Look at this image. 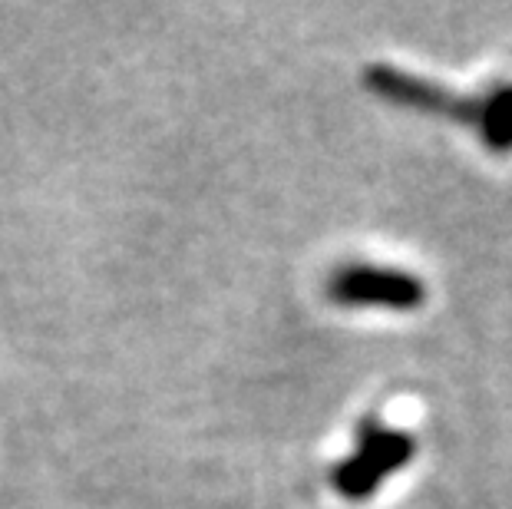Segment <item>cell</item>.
I'll return each instance as SVG.
<instances>
[{
  "mask_svg": "<svg viewBox=\"0 0 512 509\" xmlns=\"http://www.w3.org/2000/svg\"><path fill=\"white\" fill-rule=\"evenodd\" d=\"M413 460H417V437L367 417L357 424L354 450L331 467V486L344 500L364 503Z\"/></svg>",
  "mask_w": 512,
  "mask_h": 509,
  "instance_id": "obj_1",
  "label": "cell"
},
{
  "mask_svg": "<svg viewBox=\"0 0 512 509\" xmlns=\"http://www.w3.org/2000/svg\"><path fill=\"white\" fill-rule=\"evenodd\" d=\"M328 301L337 308H380V311H417L427 305V281L413 272L374 262H347L331 272Z\"/></svg>",
  "mask_w": 512,
  "mask_h": 509,
  "instance_id": "obj_2",
  "label": "cell"
},
{
  "mask_svg": "<svg viewBox=\"0 0 512 509\" xmlns=\"http://www.w3.org/2000/svg\"><path fill=\"white\" fill-rule=\"evenodd\" d=\"M364 86L374 96H380V100L397 103L403 110L443 116L460 126L479 129V119H483V93L463 96V93L450 90V86L433 83L427 77H417V73L397 70V67H390V63H374V67H367Z\"/></svg>",
  "mask_w": 512,
  "mask_h": 509,
  "instance_id": "obj_3",
  "label": "cell"
},
{
  "mask_svg": "<svg viewBox=\"0 0 512 509\" xmlns=\"http://www.w3.org/2000/svg\"><path fill=\"white\" fill-rule=\"evenodd\" d=\"M479 143L489 153L509 156L512 153V83H496L483 93V119L476 129Z\"/></svg>",
  "mask_w": 512,
  "mask_h": 509,
  "instance_id": "obj_4",
  "label": "cell"
}]
</instances>
